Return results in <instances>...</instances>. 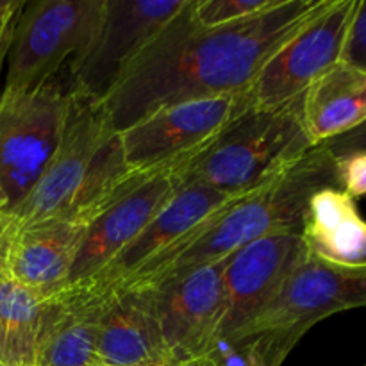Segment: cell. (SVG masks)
Here are the masks:
<instances>
[{
    "label": "cell",
    "mask_w": 366,
    "mask_h": 366,
    "mask_svg": "<svg viewBox=\"0 0 366 366\" xmlns=\"http://www.w3.org/2000/svg\"><path fill=\"white\" fill-rule=\"evenodd\" d=\"M327 0H281L274 9L224 27L195 21L192 0L127 64L102 100L113 131L186 100L247 93L264 61Z\"/></svg>",
    "instance_id": "cell-1"
},
{
    "label": "cell",
    "mask_w": 366,
    "mask_h": 366,
    "mask_svg": "<svg viewBox=\"0 0 366 366\" xmlns=\"http://www.w3.org/2000/svg\"><path fill=\"white\" fill-rule=\"evenodd\" d=\"M331 186H336L335 156L325 145L313 147L263 188L218 211L114 292L154 290L195 268L227 259L264 236L299 232L311 197Z\"/></svg>",
    "instance_id": "cell-2"
},
{
    "label": "cell",
    "mask_w": 366,
    "mask_h": 366,
    "mask_svg": "<svg viewBox=\"0 0 366 366\" xmlns=\"http://www.w3.org/2000/svg\"><path fill=\"white\" fill-rule=\"evenodd\" d=\"M63 132L45 172L24 200L11 207L14 227L57 218L88 222L132 182L118 134L102 102L66 92Z\"/></svg>",
    "instance_id": "cell-3"
},
{
    "label": "cell",
    "mask_w": 366,
    "mask_h": 366,
    "mask_svg": "<svg viewBox=\"0 0 366 366\" xmlns=\"http://www.w3.org/2000/svg\"><path fill=\"white\" fill-rule=\"evenodd\" d=\"M313 149L302 124V97L270 109L249 107L186 163L182 188L202 184L249 195Z\"/></svg>",
    "instance_id": "cell-4"
},
{
    "label": "cell",
    "mask_w": 366,
    "mask_h": 366,
    "mask_svg": "<svg viewBox=\"0 0 366 366\" xmlns=\"http://www.w3.org/2000/svg\"><path fill=\"white\" fill-rule=\"evenodd\" d=\"M356 307H366V274L335 270L306 256L264 310L217 347L236 350L249 366H282L318 322Z\"/></svg>",
    "instance_id": "cell-5"
},
{
    "label": "cell",
    "mask_w": 366,
    "mask_h": 366,
    "mask_svg": "<svg viewBox=\"0 0 366 366\" xmlns=\"http://www.w3.org/2000/svg\"><path fill=\"white\" fill-rule=\"evenodd\" d=\"M106 0H38L24 4L7 52L4 93L41 88L59 75L95 32Z\"/></svg>",
    "instance_id": "cell-6"
},
{
    "label": "cell",
    "mask_w": 366,
    "mask_h": 366,
    "mask_svg": "<svg viewBox=\"0 0 366 366\" xmlns=\"http://www.w3.org/2000/svg\"><path fill=\"white\" fill-rule=\"evenodd\" d=\"M68 95L59 79L21 93H0V195L16 206L45 172L66 117Z\"/></svg>",
    "instance_id": "cell-7"
},
{
    "label": "cell",
    "mask_w": 366,
    "mask_h": 366,
    "mask_svg": "<svg viewBox=\"0 0 366 366\" xmlns=\"http://www.w3.org/2000/svg\"><path fill=\"white\" fill-rule=\"evenodd\" d=\"M188 0H106L84 49L70 61L64 88L102 102L127 64Z\"/></svg>",
    "instance_id": "cell-8"
},
{
    "label": "cell",
    "mask_w": 366,
    "mask_h": 366,
    "mask_svg": "<svg viewBox=\"0 0 366 366\" xmlns=\"http://www.w3.org/2000/svg\"><path fill=\"white\" fill-rule=\"evenodd\" d=\"M357 0H327L264 61L247 92L250 107L270 109L299 99L322 74L342 61Z\"/></svg>",
    "instance_id": "cell-9"
},
{
    "label": "cell",
    "mask_w": 366,
    "mask_h": 366,
    "mask_svg": "<svg viewBox=\"0 0 366 366\" xmlns=\"http://www.w3.org/2000/svg\"><path fill=\"white\" fill-rule=\"evenodd\" d=\"M250 104L247 93L186 100L154 111L118 132L129 170L164 167L206 149Z\"/></svg>",
    "instance_id": "cell-10"
},
{
    "label": "cell",
    "mask_w": 366,
    "mask_h": 366,
    "mask_svg": "<svg viewBox=\"0 0 366 366\" xmlns=\"http://www.w3.org/2000/svg\"><path fill=\"white\" fill-rule=\"evenodd\" d=\"M193 156L157 168L88 222L63 292L89 281L145 229L182 188L181 172Z\"/></svg>",
    "instance_id": "cell-11"
},
{
    "label": "cell",
    "mask_w": 366,
    "mask_h": 366,
    "mask_svg": "<svg viewBox=\"0 0 366 366\" xmlns=\"http://www.w3.org/2000/svg\"><path fill=\"white\" fill-rule=\"evenodd\" d=\"M227 261L229 257L195 268L154 290H136L150 295L172 366L207 356L214 349Z\"/></svg>",
    "instance_id": "cell-12"
},
{
    "label": "cell",
    "mask_w": 366,
    "mask_h": 366,
    "mask_svg": "<svg viewBox=\"0 0 366 366\" xmlns=\"http://www.w3.org/2000/svg\"><path fill=\"white\" fill-rule=\"evenodd\" d=\"M245 195H227L202 184H189L181 188L170 202L145 225L142 232L125 245L102 270L89 281L66 292L82 293L92 299H102L124 286L129 279L170 247L184 242L211 217L234 200ZM64 293V292H63Z\"/></svg>",
    "instance_id": "cell-13"
},
{
    "label": "cell",
    "mask_w": 366,
    "mask_h": 366,
    "mask_svg": "<svg viewBox=\"0 0 366 366\" xmlns=\"http://www.w3.org/2000/svg\"><path fill=\"white\" fill-rule=\"evenodd\" d=\"M304 257L306 249L299 232L264 236L232 254L222 279L224 300L214 347L254 320Z\"/></svg>",
    "instance_id": "cell-14"
},
{
    "label": "cell",
    "mask_w": 366,
    "mask_h": 366,
    "mask_svg": "<svg viewBox=\"0 0 366 366\" xmlns=\"http://www.w3.org/2000/svg\"><path fill=\"white\" fill-rule=\"evenodd\" d=\"M84 222L57 218L27 227H14L6 256V277L43 300L64 290L84 236Z\"/></svg>",
    "instance_id": "cell-15"
},
{
    "label": "cell",
    "mask_w": 366,
    "mask_h": 366,
    "mask_svg": "<svg viewBox=\"0 0 366 366\" xmlns=\"http://www.w3.org/2000/svg\"><path fill=\"white\" fill-rule=\"evenodd\" d=\"M97 300V347L104 365L172 366L149 293L124 290Z\"/></svg>",
    "instance_id": "cell-16"
},
{
    "label": "cell",
    "mask_w": 366,
    "mask_h": 366,
    "mask_svg": "<svg viewBox=\"0 0 366 366\" xmlns=\"http://www.w3.org/2000/svg\"><path fill=\"white\" fill-rule=\"evenodd\" d=\"M299 234L311 259L335 270L366 274V220L356 200L336 186L311 197Z\"/></svg>",
    "instance_id": "cell-17"
},
{
    "label": "cell",
    "mask_w": 366,
    "mask_h": 366,
    "mask_svg": "<svg viewBox=\"0 0 366 366\" xmlns=\"http://www.w3.org/2000/svg\"><path fill=\"white\" fill-rule=\"evenodd\" d=\"M100 300L64 292L45 300L32 366H104L97 347Z\"/></svg>",
    "instance_id": "cell-18"
},
{
    "label": "cell",
    "mask_w": 366,
    "mask_h": 366,
    "mask_svg": "<svg viewBox=\"0 0 366 366\" xmlns=\"http://www.w3.org/2000/svg\"><path fill=\"white\" fill-rule=\"evenodd\" d=\"M366 122V70L338 61L302 95V124L313 147Z\"/></svg>",
    "instance_id": "cell-19"
},
{
    "label": "cell",
    "mask_w": 366,
    "mask_h": 366,
    "mask_svg": "<svg viewBox=\"0 0 366 366\" xmlns=\"http://www.w3.org/2000/svg\"><path fill=\"white\" fill-rule=\"evenodd\" d=\"M45 300L0 277V366H32Z\"/></svg>",
    "instance_id": "cell-20"
},
{
    "label": "cell",
    "mask_w": 366,
    "mask_h": 366,
    "mask_svg": "<svg viewBox=\"0 0 366 366\" xmlns=\"http://www.w3.org/2000/svg\"><path fill=\"white\" fill-rule=\"evenodd\" d=\"M281 0H192V14L202 27H224L274 9Z\"/></svg>",
    "instance_id": "cell-21"
},
{
    "label": "cell",
    "mask_w": 366,
    "mask_h": 366,
    "mask_svg": "<svg viewBox=\"0 0 366 366\" xmlns=\"http://www.w3.org/2000/svg\"><path fill=\"white\" fill-rule=\"evenodd\" d=\"M336 186L347 195H366V152H352L347 156L335 157Z\"/></svg>",
    "instance_id": "cell-22"
},
{
    "label": "cell",
    "mask_w": 366,
    "mask_h": 366,
    "mask_svg": "<svg viewBox=\"0 0 366 366\" xmlns=\"http://www.w3.org/2000/svg\"><path fill=\"white\" fill-rule=\"evenodd\" d=\"M342 61L366 70V0H357L356 13L343 45Z\"/></svg>",
    "instance_id": "cell-23"
},
{
    "label": "cell",
    "mask_w": 366,
    "mask_h": 366,
    "mask_svg": "<svg viewBox=\"0 0 366 366\" xmlns=\"http://www.w3.org/2000/svg\"><path fill=\"white\" fill-rule=\"evenodd\" d=\"M324 145L335 157H342L352 152H366V122L354 131L331 139Z\"/></svg>",
    "instance_id": "cell-24"
},
{
    "label": "cell",
    "mask_w": 366,
    "mask_h": 366,
    "mask_svg": "<svg viewBox=\"0 0 366 366\" xmlns=\"http://www.w3.org/2000/svg\"><path fill=\"white\" fill-rule=\"evenodd\" d=\"M13 231L14 222L7 211V204L0 199V277H6V256Z\"/></svg>",
    "instance_id": "cell-25"
},
{
    "label": "cell",
    "mask_w": 366,
    "mask_h": 366,
    "mask_svg": "<svg viewBox=\"0 0 366 366\" xmlns=\"http://www.w3.org/2000/svg\"><path fill=\"white\" fill-rule=\"evenodd\" d=\"M21 7H24V4L21 2H11L9 7H7L4 13H0V36H2L4 31L9 27L11 21L18 16V13L21 11Z\"/></svg>",
    "instance_id": "cell-26"
},
{
    "label": "cell",
    "mask_w": 366,
    "mask_h": 366,
    "mask_svg": "<svg viewBox=\"0 0 366 366\" xmlns=\"http://www.w3.org/2000/svg\"><path fill=\"white\" fill-rule=\"evenodd\" d=\"M20 14V13H18ZM18 18V16H16ZM16 18L9 24V27L4 31V34L0 36V75H2V66H4V61L7 59V52H9V46H11V36H13V29L14 24H16Z\"/></svg>",
    "instance_id": "cell-27"
},
{
    "label": "cell",
    "mask_w": 366,
    "mask_h": 366,
    "mask_svg": "<svg viewBox=\"0 0 366 366\" xmlns=\"http://www.w3.org/2000/svg\"><path fill=\"white\" fill-rule=\"evenodd\" d=\"M175 366H222L218 363L217 360H214L211 354H207V356H202V357H197V360H192V361H186V363H181V365H175Z\"/></svg>",
    "instance_id": "cell-28"
},
{
    "label": "cell",
    "mask_w": 366,
    "mask_h": 366,
    "mask_svg": "<svg viewBox=\"0 0 366 366\" xmlns=\"http://www.w3.org/2000/svg\"><path fill=\"white\" fill-rule=\"evenodd\" d=\"M9 4L11 2H0V13H4V11L7 9V7H9Z\"/></svg>",
    "instance_id": "cell-29"
},
{
    "label": "cell",
    "mask_w": 366,
    "mask_h": 366,
    "mask_svg": "<svg viewBox=\"0 0 366 366\" xmlns=\"http://www.w3.org/2000/svg\"><path fill=\"white\" fill-rule=\"evenodd\" d=\"M0 199H2V200H4V197H2V195H0ZM4 202H6V200H4Z\"/></svg>",
    "instance_id": "cell-30"
},
{
    "label": "cell",
    "mask_w": 366,
    "mask_h": 366,
    "mask_svg": "<svg viewBox=\"0 0 366 366\" xmlns=\"http://www.w3.org/2000/svg\"><path fill=\"white\" fill-rule=\"evenodd\" d=\"M360 366H366V363H363V365H360Z\"/></svg>",
    "instance_id": "cell-31"
},
{
    "label": "cell",
    "mask_w": 366,
    "mask_h": 366,
    "mask_svg": "<svg viewBox=\"0 0 366 366\" xmlns=\"http://www.w3.org/2000/svg\"><path fill=\"white\" fill-rule=\"evenodd\" d=\"M104 366H107V365H104Z\"/></svg>",
    "instance_id": "cell-32"
}]
</instances>
